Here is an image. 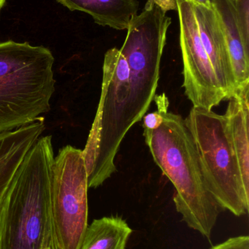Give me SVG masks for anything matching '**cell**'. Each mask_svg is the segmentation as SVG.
I'll list each match as a JSON object with an SVG mask.
<instances>
[{
  "label": "cell",
  "mask_w": 249,
  "mask_h": 249,
  "mask_svg": "<svg viewBox=\"0 0 249 249\" xmlns=\"http://www.w3.org/2000/svg\"><path fill=\"white\" fill-rule=\"evenodd\" d=\"M41 249H57L56 247L55 239H54V232L46 235L43 241Z\"/></svg>",
  "instance_id": "16"
},
{
  "label": "cell",
  "mask_w": 249,
  "mask_h": 249,
  "mask_svg": "<svg viewBox=\"0 0 249 249\" xmlns=\"http://www.w3.org/2000/svg\"><path fill=\"white\" fill-rule=\"evenodd\" d=\"M175 2L186 95L194 107L212 110L228 97L202 44L193 4L189 0H175Z\"/></svg>",
  "instance_id": "7"
},
{
  "label": "cell",
  "mask_w": 249,
  "mask_h": 249,
  "mask_svg": "<svg viewBox=\"0 0 249 249\" xmlns=\"http://www.w3.org/2000/svg\"><path fill=\"white\" fill-rule=\"evenodd\" d=\"M45 129L44 118L15 130L0 133V209L31 148Z\"/></svg>",
  "instance_id": "9"
},
{
  "label": "cell",
  "mask_w": 249,
  "mask_h": 249,
  "mask_svg": "<svg viewBox=\"0 0 249 249\" xmlns=\"http://www.w3.org/2000/svg\"><path fill=\"white\" fill-rule=\"evenodd\" d=\"M143 135L153 160L175 187L177 212L190 228L209 239L222 209L205 184L184 118L165 111L160 126Z\"/></svg>",
  "instance_id": "2"
},
{
  "label": "cell",
  "mask_w": 249,
  "mask_h": 249,
  "mask_svg": "<svg viewBox=\"0 0 249 249\" xmlns=\"http://www.w3.org/2000/svg\"><path fill=\"white\" fill-rule=\"evenodd\" d=\"M54 60L44 46L0 42V133L32 124L51 110Z\"/></svg>",
  "instance_id": "4"
},
{
  "label": "cell",
  "mask_w": 249,
  "mask_h": 249,
  "mask_svg": "<svg viewBox=\"0 0 249 249\" xmlns=\"http://www.w3.org/2000/svg\"><path fill=\"white\" fill-rule=\"evenodd\" d=\"M211 249H249L248 235L233 237Z\"/></svg>",
  "instance_id": "15"
},
{
  "label": "cell",
  "mask_w": 249,
  "mask_h": 249,
  "mask_svg": "<svg viewBox=\"0 0 249 249\" xmlns=\"http://www.w3.org/2000/svg\"><path fill=\"white\" fill-rule=\"evenodd\" d=\"M132 232L120 216L95 219L88 225L79 249H125Z\"/></svg>",
  "instance_id": "13"
},
{
  "label": "cell",
  "mask_w": 249,
  "mask_h": 249,
  "mask_svg": "<svg viewBox=\"0 0 249 249\" xmlns=\"http://www.w3.org/2000/svg\"><path fill=\"white\" fill-rule=\"evenodd\" d=\"M51 136L39 137L25 157L0 209V249H41L53 231Z\"/></svg>",
  "instance_id": "3"
},
{
  "label": "cell",
  "mask_w": 249,
  "mask_h": 249,
  "mask_svg": "<svg viewBox=\"0 0 249 249\" xmlns=\"http://www.w3.org/2000/svg\"><path fill=\"white\" fill-rule=\"evenodd\" d=\"M203 48L228 99L236 91L232 63L219 20L213 9L193 5Z\"/></svg>",
  "instance_id": "8"
},
{
  "label": "cell",
  "mask_w": 249,
  "mask_h": 249,
  "mask_svg": "<svg viewBox=\"0 0 249 249\" xmlns=\"http://www.w3.org/2000/svg\"><path fill=\"white\" fill-rule=\"evenodd\" d=\"M193 5L202 6L206 8L212 9L211 0H189Z\"/></svg>",
  "instance_id": "17"
},
{
  "label": "cell",
  "mask_w": 249,
  "mask_h": 249,
  "mask_svg": "<svg viewBox=\"0 0 249 249\" xmlns=\"http://www.w3.org/2000/svg\"><path fill=\"white\" fill-rule=\"evenodd\" d=\"M88 176L83 151L67 145L54 158L51 219L57 249H79L88 227Z\"/></svg>",
  "instance_id": "6"
},
{
  "label": "cell",
  "mask_w": 249,
  "mask_h": 249,
  "mask_svg": "<svg viewBox=\"0 0 249 249\" xmlns=\"http://www.w3.org/2000/svg\"><path fill=\"white\" fill-rule=\"evenodd\" d=\"M224 117L246 191L249 193V84L229 99Z\"/></svg>",
  "instance_id": "11"
},
{
  "label": "cell",
  "mask_w": 249,
  "mask_h": 249,
  "mask_svg": "<svg viewBox=\"0 0 249 249\" xmlns=\"http://www.w3.org/2000/svg\"><path fill=\"white\" fill-rule=\"evenodd\" d=\"M6 1H7V0H0V11H1V9H2V7H4V4H5Z\"/></svg>",
  "instance_id": "18"
},
{
  "label": "cell",
  "mask_w": 249,
  "mask_h": 249,
  "mask_svg": "<svg viewBox=\"0 0 249 249\" xmlns=\"http://www.w3.org/2000/svg\"><path fill=\"white\" fill-rule=\"evenodd\" d=\"M235 6L243 39L249 47V0H235Z\"/></svg>",
  "instance_id": "14"
},
{
  "label": "cell",
  "mask_w": 249,
  "mask_h": 249,
  "mask_svg": "<svg viewBox=\"0 0 249 249\" xmlns=\"http://www.w3.org/2000/svg\"><path fill=\"white\" fill-rule=\"evenodd\" d=\"M71 11L92 16L96 24L125 30L137 14L138 0H57Z\"/></svg>",
  "instance_id": "12"
},
{
  "label": "cell",
  "mask_w": 249,
  "mask_h": 249,
  "mask_svg": "<svg viewBox=\"0 0 249 249\" xmlns=\"http://www.w3.org/2000/svg\"><path fill=\"white\" fill-rule=\"evenodd\" d=\"M184 122L192 136L209 193L221 209L236 216L248 213L249 193L243 183L224 115L193 107Z\"/></svg>",
  "instance_id": "5"
},
{
  "label": "cell",
  "mask_w": 249,
  "mask_h": 249,
  "mask_svg": "<svg viewBox=\"0 0 249 249\" xmlns=\"http://www.w3.org/2000/svg\"><path fill=\"white\" fill-rule=\"evenodd\" d=\"M211 4L229 51L237 90L249 84V47L240 30L235 0H211Z\"/></svg>",
  "instance_id": "10"
},
{
  "label": "cell",
  "mask_w": 249,
  "mask_h": 249,
  "mask_svg": "<svg viewBox=\"0 0 249 249\" xmlns=\"http://www.w3.org/2000/svg\"><path fill=\"white\" fill-rule=\"evenodd\" d=\"M171 23L165 10L146 6L130 21L121 49L105 53L100 99L82 150L89 188H97L116 171L115 159L123 139L156 96Z\"/></svg>",
  "instance_id": "1"
}]
</instances>
